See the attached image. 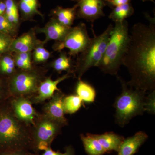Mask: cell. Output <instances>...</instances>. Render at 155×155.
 Listing matches in <instances>:
<instances>
[{"mask_svg":"<svg viewBox=\"0 0 155 155\" xmlns=\"http://www.w3.org/2000/svg\"><path fill=\"white\" fill-rule=\"evenodd\" d=\"M146 17L148 24L137 23L132 27L122 65L130 76L127 85L147 92L155 88V19L147 14Z\"/></svg>","mask_w":155,"mask_h":155,"instance_id":"6da1fadb","label":"cell"},{"mask_svg":"<svg viewBox=\"0 0 155 155\" xmlns=\"http://www.w3.org/2000/svg\"><path fill=\"white\" fill-rule=\"evenodd\" d=\"M8 101L0 108V151H32V126L17 118Z\"/></svg>","mask_w":155,"mask_h":155,"instance_id":"7a4b0ae2","label":"cell"},{"mask_svg":"<svg viewBox=\"0 0 155 155\" xmlns=\"http://www.w3.org/2000/svg\"><path fill=\"white\" fill-rule=\"evenodd\" d=\"M129 39V25L126 19L115 22L104 56L97 67L104 73L117 76Z\"/></svg>","mask_w":155,"mask_h":155,"instance_id":"3957f363","label":"cell"},{"mask_svg":"<svg viewBox=\"0 0 155 155\" xmlns=\"http://www.w3.org/2000/svg\"><path fill=\"white\" fill-rule=\"evenodd\" d=\"M122 84L121 94L116 98L114 107L116 110V122L123 127L135 116L142 115L145 109V91L130 87L121 78L117 76Z\"/></svg>","mask_w":155,"mask_h":155,"instance_id":"277c9868","label":"cell"},{"mask_svg":"<svg viewBox=\"0 0 155 155\" xmlns=\"http://www.w3.org/2000/svg\"><path fill=\"white\" fill-rule=\"evenodd\" d=\"M114 28L112 24L108 26L104 32L91 39L89 44L78 59L75 72L78 79L93 67H97L101 61Z\"/></svg>","mask_w":155,"mask_h":155,"instance_id":"5b68a950","label":"cell"},{"mask_svg":"<svg viewBox=\"0 0 155 155\" xmlns=\"http://www.w3.org/2000/svg\"><path fill=\"white\" fill-rule=\"evenodd\" d=\"M64 127L43 114H39L31 127L32 151L37 153L48 149Z\"/></svg>","mask_w":155,"mask_h":155,"instance_id":"8992f818","label":"cell"},{"mask_svg":"<svg viewBox=\"0 0 155 155\" xmlns=\"http://www.w3.org/2000/svg\"><path fill=\"white\" fill-rule=\"evenodd\" d=\"M42 78L41 73L33 68L16 71L10 76L8 82L11 97L33 96L37 92Z\"/></svg>","mask_w":155,"mask_h":155,"instance_id":"52a82bcc","label":"cell"},{"mask_svg":"<svg viewBox=\"0 0 155 155\" xmlns=\"http://www.w3.org/2000/svg\"><path fill=\"white\" fill-rule=\"evenodd\" d=\"M86 26L84 23L72 28L63 40L58 42L55 48L61 51L65 48L69 50L70 55L75 56L85 49L91 41Z\"/></svg>","mask_w":155,"mask_h":155,"instance_id":"ba28073f","label":"cell"},{"mask_svg":"<svg viewBox=\"0 0 155 155\" xmlns=\"http://www.w3.org/2000/svg\"><path fill=\"white\" fill-rule=\"evenodd\" d=\"M8 104L15 116L27 125H33L39 113L34 108L30 99L27 97H11Z\"/></svg>","mask_w":155,"mask_h":155,"instance_id":"9c48e42d","label":"cell"},{"mask_svg":"<svg viewBox=\"0 0 155 155\" xmlns=\"http://www.w3.org/2000/svg\"><path fill=\"white\" fill-rule=\"evenodd\" d=\"M77 15L79 18L93 22L105 16L103 9L107 5L106 0H78Z\"/></svg>","mask_w":155,"mask_h":155,"instance_id":"30bf717a","label":"cell"},{"mask_svg":"<svg viewBox=\"0 0 155 155\" xmlns=\"http://www.w3.org/2000/svg\"><path fill=\"white\" fill-rule=\"evenodd\" d=\"M65 94L61 91H56L43 107V114L63 125H68L65 116L63 101Z\"/></svg>","mask_w":155,"mask_h":155,"instance_id":"8fae6325","label":"cell"},{"mask_svg":"<svg viewBox=\"0 0 155 155\" xmlns=\"http://www.w3.org/2000/svg\"><path fill=\"white\" fill-rule=\"evenodd\" d=\"M70 73L68 72L62 77L55 80H53L51 78H48L41 82L36 94L29 98L33 104H41L49 100L55 91H60L58 88L59 83L70 77Z\"/></svg>","mask_w":155,"mask_h":155,"instance_id":"7c38bea8","label":"cell"},{"mask_svg":"<svg viewBox=\"0 0 155 155\" xmlns=\"http://www.w3.org/2000/svg\"><path fill=\"white\" fill-rule=\"evenodd\" d=\"M148 138L145 132L140 131L133 136L125 139L120 146L118 155H134Z\"/></svg>","mask_w":155,"mask_h":155,"instance_id":"4fadbf2b","label":"cell"},{"mask_svg":"<svg viewBox=\"0 0 155 155\" xmlns=\"http://www.w3.org/2000/svg\"><path fill=\"white\" fill-rule=\"evenodd\" d=\"M71 28L62 25L56 19H53L40 31L45 35V42L50 40L60 41L64 39Z\"/></svg>","mask_w":155,"mask_h":155,"instance_id":"5bb4252c","label":"cell"},{"mask_svg":"<svg viewBox=\"0 0 155 155\" xmlns=\"http://www.w3.org/2000/svg\"><path fill=\"white\" fill-rule=\"evenodd\" d=\"M91 134L99 142L106 153L112 151L118 152L122 142L125 139L122 136L113 132H106L101 134Z\"/></svg>","mask_w":155,"mask_h":155,"instance_id":"9a60e30c","label":"cell"},{"mask_svg":"<svg viewBox=\"0 0 155 155\" xmlns=\"http://www.w3.org/2000/svg\"><path fill=\"white\" fill-rule=\"evenodd\" d=\"M35 44L36 40L33 35L26 33L12 41L9 50L16 53H30L35 48Z\"/></svg>","mask_w":155,"mask_h":155,"instance_id":"2e32d148","label":"cell"},{"mask_svg":"<svg viewBox=\"0 0 155 155\" xmlns=\"http://www.w3.org/2000/svg\"><path fill=\"white\" fill-rule=\"evenodd\" d=\"M77 8V4L72 8H64L58 7L54 12L56 20L64 26L71 27L75 20Z\"/></svg>","mask_w":155,"mask_h":155,"instance_id":"e0dca14e","label":"cell"},{"mask_svg":"<svg viewBox=\"0 0 155 155\" xmlns=\"http://www.w3.org/2000/svg\"><path fill=\"white\" fill-rule=\"evenodd\" d=\"M85 152L88 155H103L106 152L102 146L91 134H87L86 135L80 134Z\"/></svg>","mask_w":155,"mask_h":155,"instance_id":"ac0fdd59","label":"cell"},{"mask_svg":"<svg viewBox=\"0 0 155 155\" xmlns=\"http://www.w3.org/2000/svg\"><path fill=\"white\" fill-rule=\"evenodd\" d=\"M75 91L82 102L90 103L94 101L96 95L95 90L90 84L81 79H78Z\"/></svg>","mask_w":155,"mask_h":155,"instance_id":"d6986e66","label":"cell"},{"mask_svg":"<svg viewBox=\"0 0 155 155\" xmlns=\"http://www.w3.org/2000/svg\"><path fill=\"white\" fill-rule=\"evenodd\" d=\"M134 13V9L130 2L113 8L109 17L115 22H122L133 15Z\"/></svg>","mask_w":155,"mask_h":155,"instance_id":"ffe728a7","label":"cell"},{"mask_svg":"<svg viewBox=\"0 0 155 155\" xmlns=\"http://www.w3.org/2000/svg\"><path fill=\"white\" fill-rule=\"evenodd\" d=\"M82 101L76 94L65 96L63 101L65 114H72L77 112L82 105Z\"/></svg>","mask_w":155,"mask_h":155,"instance_id":"44dd1931","label":"cell"},{"mask_svg":"<svg viewBox=\"0 0 155 155\" xmlns=\"http://www.w3.org/2000/svg\"><path fill=\"white\" fill-rule=\"evenodd\" d=\"M6 8L5 15L12 24L15 25L19 20L18 6L15 0H6Z\"/></svg>","mask_w":155,"mask_h":155,"instance_id":"7402d4cb","label":"cell"},{"mask_svg":"<svg viewBox=\"0 0 155 155\" xmlns=\"http://www.w3.org/2000/svg\"><path fill=\"white\" fill-rule=\"evenodd\" d=\"M19 6L22 14L25 16L29 17L34 14H40L38 9V0H20Z\"/></svg>","mask_w":155,"mask_h":155,"instance_id":"603a6c76","label":"cell"},{"mask_svg":"<svg viewBox=\"0 0 155 155\" xmlns=\"http://www.w3.org/2000/svg\"><path fill=\"white\" fill-rule=\"evenodd\" d=\"M52 67L57 72L67 71L70 73L72 67L71 59L66 54L62 53L60 57L53 62Z\"/></svg>","mask_w":155,"mask_h":155,"instance_id":"cb8c5ba5","label":"cell"},{"mask_svg":"<svg viewBox=\"0 0 155 155\" xmlns=\"http://www.w3.org/2000/svg\"><path fill=\"white\" fill-rule=\"evenodd\" d=\"M15 64L21 70H28L32 69L30 53H16Z\"/></svg>","mask_w":155,"mask_h":155,"instance_id":"d4e9b609","label":"cell"},{"mask_svg":"<svg viewBox=\"0 0 155 155\" xmlns=\"http://www.w3.org/2000/svg\"><path fill=\"white\" fill-rule=\"evenodd\" d=\"M15 66L14 59L9 56L4 57L0 60V72L11 76L16 71Z\"/></svg>","mask_w":155,"mask_h":155,"instance_id":"484cf974","label":"cell"},{"mask_svg":"<svg viewBox=\"0 0 155 155\" xmlns=\"http://www.w3.org/2000/svg\"><path fill=\"white\" fill-rule=\"evenodd\" d=\"M50 56V53L42 47L37 48L34 52L35 61L38 63L45 62L48 59Z\"/></svg>","mask_w":155,"mask_h":155,"instance_id":"4316f807","label":"cell"},{"mask_svg":"<svg viewBox=\"0 0 155 155\" xmlns=\"http://www.w3.org/2000/svg\"><path fill=\"white\" fill-rule=\"evenodd\" d=\"M15 25L6 18L5 14L0 15V33L8 35L14 31Z\"/></svg>","mask_w":155,"mask_h":155,"instance_id":"83f0119b","label":"cell"},{"mask_svg":"<svg viewBox=\"0 0 155 155\" xmlns=\"http://www.w3.org/2000/svg\"><path fill=\"white\" fill-rule=\"evenodd\" d=\"M11 97L8 88V82H5L0 78V108L6 104Z\"/></svg>","mask_w":155,"mask_h":155,"instance_id":"f1b7e54d","label":"cell"},{"mask_svg":"<svg viewBox=\"0 0 155 155\" xmlns=\"http://www.w3.org/2000/svg\"><path fill=\"white\" fill-rule=\"evenodd\" d=\"M155 91L151 92L147 96H146L145 109V111L150 114H154L155 111Z\"/></svg>","mask_w":155,"mask_h":155,"instance_id":"f546056e","label":"cell"},{"mask_svg":"<svg viewBox=\"0 0 155 155\" xmlns=\"http://www.w3.org/2000/svg\"><path fill=\"white\" fill-rule=\"evenodd\" d=\"M42 155H75V151L72 146L66 147L65 148V152L62 153L61 152L55 151L50 147L45 150L44 152Z\"/></svg>","mask_w":155,"mask_h":155,"instance_id":"4dcf8cb0","label":"cell"},{"mask_svg":"<svg viewBox=\"0 0 155 155\" xmlns=\"http://www.w3.org/2000/svg\"><path fill=\"white\" fill-rule=\"evenodd\" d=\"M12 41L8 35L0 33V54L9 50Z\"/></svg>","mask_w":155,"mask_h":155,"instance_id":"1f68e13d","label":"cell"},{"mask_svg":"<svg viewBox=\"0 0 155 155\" xmlns=\"http://www.w3.org/2000/svg\"><path fill=\"white\" fill-rule=\"evenodd\" d=\"M0 155H35L26 150H17L5 151H0Z\"/></svg>","mask_w":155,"mask_h":155,"instance_id":"d6a6232c","label":"cell"},{"mask_svg":"<svg viewBox=\"0 0 155 155\" xmlns=\"http://www.w3.org/2000/svg\"><path fill=\"white\" fill-rule=\"evenodd\" d=\"M131 0H106L107 5L112 8L130 3Z\"/></svg>","mask_w":155,"mask_h":155,"instance_id":"836d02e7","label":"cell"},{"mask_svg":"<svg viewBox=\"0 0 155 155\" xmlns=\"http://www.w3.org/2000/svg\"><path fill=\"white\" fill-rule=\"evenodd\" d=\"M6 8L5 3L4 2H0V15H4Z\"/></svg>","mask_w":155,"mask_h":155,"instance_id":"e575fe53","label":"cell"},{"mask_svg":"<svg viewBox=\"0 0 155 155\" xmlns=\"http://www.w3.org/2000/svg\"><path fill=\"white\" fill-rule=\"evenodd\" d=\"M142 1L143 2H146V1H151V2H154V0H142Z\"/></svg>","mask_w":155,"mask_h":155,"instance_id":"d590c367","label":"cell"}]
</instances>
